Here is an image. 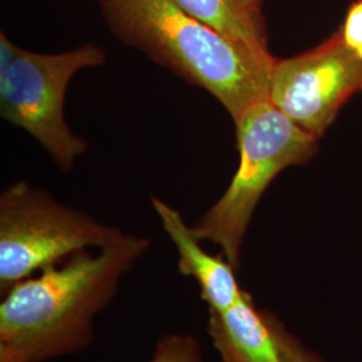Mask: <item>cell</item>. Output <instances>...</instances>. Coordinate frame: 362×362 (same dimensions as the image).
<instances>
[{
  "label": "cell",
  "instance_id": "3",
  "mask_svg": "<svg viewBox=\"0 0 362 362\" xmlns=\"http://www.w3.org/2000/svg\"><path fill=\"white\" fill-rule=\"evenodd\" d=\"M239 167L226 192L192 226L194 236L218 246L235 270L242 264L247 227L274 179L288 167L306 164L318 152V139L296 125L267 100L238 121Z\"/></svg>",
  "mask_w": 362,
  "mask_h": 362
},
{
  "label": "cell",
  "instance_id": "12",
  "mask_svg": "<svg viewBox=\"0 0 362 362\" xmlns=\"http://www.w3.org/2000/svg\"><path fill=\"white\" fill-rule=\"evenodd\" d=\"M275 330L279 341L281 351L285 362H320L310 351L305 349L296 338L290 336L285 330V327L275 320Z\"/></svg>",
  "mask_w": 362,
  "mask_h": 362
},
{
  "label": "cell",
  "instance_id": "1",
  "mask_svg": "<svg viewBox=\"0 0 362 362\" xmlns=\"http://www.w3.org/2000/svg\"><path fill=\"white\" fill-rule=\"evenodd\" d=\"M151 240L124 233L98 248L74 252L1 296L0 362H47L88 349L95 317L146 254Z\"/></svg>",
  "mask_w": 362,
  "mask_h": 362
},
{
  "label": "cell",
  "instance_id": "6",
  "mask_svg": "<svg viewBox=\"0 0 362 362\" xmlns=\"http://www.w3.org/2000/svg\"><path fill=\"white\" fill-rule=\"evenodd\" d=\"M361 91L362 59L337 30L320 46L275 61L269 101L320 140L342 106Z\"/></svg>",
  "mask_w": 362,
  "mask_h": 362
},
{
  "label": "cell",
  "instance_id": "10",
  "mask_svg": "<svg viewBox=\"0 0 362 362\" xmlns=\"http://www.w3.org/2000/svg\"><path fill=\"white\" fill-rule=\"evenodd\" d=\"M148 362H207L200 342L191 334L169 333L156 344Z\"/></svg>",
  "mask_w": 362,
  "mask_h": 362
},
{
  "label": "cell",
  "instance_id": "13",
  "mask_svg": "<svg viewBox=\"0 0 362 362\" xmlns=\"http://www.w3.org/2000/svg\"><path fill=\"white\" fill-rule=\"evenodd\" d=\"M357 52V54H358V57H360V58H361L362 59V47L361 49H360V50H358V52Z\"/></svg>",
  "mask_w": 362,
  "mask_h": 362
},
{
  "label": "cell",
  "instance_id": "7",
  "mask_svg": "<svg viewBox=\"0 0 362 362\" xmlns=\"http://www.w3.org/2000/svg\"><path fill=\"white\" fill-rule=\"evenodd\" d=\"M151 203L177 251V270L182 276L196 281L208 311H224L231 308L245 293L236 281L233 264L221 252L219 255L207 252L194 236L192 226L185 223L176 208L156 196L151 197Z\"/></svg>",
  "mask_w": 362,
  "mask_h": 362
},
{
  "label": "cell",
  "instance_id": "9",
  "mask_svg": "<svg viewBox=\"0 0 362 362\" xmlns=\"http://www.w3.org/2000/svg\"><path fill=\"white\" fill-rule=\"evenodd\" d=\"M182 11L259 55L272 57L263 0H172Z\"/></svg>",
  "mask_w": 362,
  "mask_h": 362
},
{
  "label": "cell",
  "instance_id": "5",
  "mask_svg": "<svg viewBox=\"0 0 362 362\" xmlns=\"http://www.w3.org/2000/svg\"><path fill=\"white\" fill-rule=\"evenodd\" d=\"M105 62L106 52L94 43L57 54L18 46L13 61L0 69V115L26 130L59 168L70 170L88 143L66 122V91L77 73Z\"/></svg>",
  "mask_w": 362,
  "mask_h": 362
},
{
  "label": "cell",
  "instance_id": "11",
  "mask_svg": "<svg viewBox=\"0 0 362 362\" xmlns=\"http://www.w3.org/2000/svg\"><path fill=\"white\" fill-rule=\"evenodd\" d=\"M341 38L353 52L362 47V0H354L348 8L344 25L338 28Z\"/></svg>",
  "mask_w": 362,
  "mask_h": 362
},
{
  "label": "cell",
  "instance_id": "14",
  "mask_svg": "<svg viewBox=\"0 0 362 362\" xmlns=\"http://www.w3.org/2000/svg\"><path fill=\"white\" fill-rule=\"evenodd\" d=\"M98 1H101V0H98Z\"/></svg>",
  "mask_w": 362,
  "mask_h": 362
},
{
  "label": "cell",
  "instance_id": "2",
  "mask_svg": "<svg viewBox=\"0 0 362 362\" xmlns=\"http://www.w3.org/2000/svg\"><path fill=\"white\" fill-rule=\"evenodd\" d=\"M100 6L117 39L209 93L233 122L269 100L272 55L250 52L172 0H101Z\"/></svg>",
  "mask_w": 362,
  "mask_h": 362
},
{
  "label": "cell",
  "instance_id": "8",
  "mask_svg": "<svg viewBox=\"0 0 362 362\" xmlns=\"http://www.w3.org/2000/svg\"><path fill=\"white\" fill-rule=\"evenodd\" d=\"M207 333L221 362H285L275 318L246 291L227 310L208 311Z\"/></svg>",
  "mask_w": 362,
  "mask_h": 362
},
{
  "label": "cell",
  "instance_id": "4",
  "mask_svg": "<svg viewBox=\"0 0 362 362\" xmlns=\"http://www.w3.org/2000/svg\"><path fill=\"white\" fill-rule=\"evenodd\" d=\"M124 233L27 181L13 182L0 194V294L74 252L107 246Z\"/></svg>",
  "mask_w": 362,
  "mask_h": 362
}]
</instances>
